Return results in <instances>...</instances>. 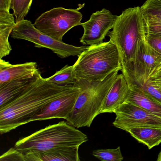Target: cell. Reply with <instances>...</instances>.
<instances>
[{
    "instance_id": "1",
    "label": "cell",
    "mask_w": 161,
    "mask_h": 161,
    "mask_svg": "<svg viewBox=\"0 0 161 161\" xmlns=\"http://www.w3.org/2000/svg\"><path fill=\"white\" fill-rule=\"evenodd\" d=\"M75 87L56 85L41 77L26 93L0 108V133L9 132L31 122V119L48 103L65 95Z\"/></svg>"
},
{
    "instance_id": "2",
    "label": "cell",
    "mask_w": 161,
    "mask_h": 161,
    "mask_svg": "<svg viewBox=\"0 0 161 161\" xmlns=\"http://www.w3.org/2000/svg\"><path fill=\"white\" fill-rule=\"evenodd\" d=\"M107 36L119 51L122 61L121 70L130 73L140 45L146 40L144 15L141 7L123 11Z\"/></svg>"
},
{
    "instance_id": "3",
    "label": "cell",
    "mask_w": 161,
    "mask_h": 161,
    "mask_svg": "<svg viewBox=\"0 0 161 161\" xmlns=\"http://www.w3.org/2000/svg\"><path fill=\"white\" fill-rule=\"evenodd\" d=\"M120 69L110 73L102 80L75 79L74 85L80 92L75 106L66 120L76 128L90 127L95 118L101 114L105 97Z\"/></svg>"
},
{
    "instance_id": "4",
    "label": "cell",
    "mask_w": 161,
    "mask_h": 161,
    "mask_svg": "<svg viewBox=\"0 0 161 161\" xmlns=\"http://www.w3.org/2000/svg\"><path fill=\"white\" fill-rule=\"evenodd\" d=\"M75 79L102 80L117 69L122 61L116 45L112 41L89 46L73 65Z\"/></svg>"
},
{
    "instance_id": "5",
    "label": "cell",
    "mask_w": 161,
    "mask_h": 161,
    "mask_svg": "<svg viewBox=\"0 0 161 161\" xmlns=\"http://www.w3.org/2000/svg\"><path fill=\"white\" fill-rule=\"evenodd\" d=\"M87 141L86 135L69 123L62 121L21 138L14 147L25 154L64 147H80Z\"/></svg>"
},
{
    "instance_id": "6",
    "label": "cell",
    "mask_w": 161,
    "mask_h": 161,
    "mask_svg": "<svg viewBox=\"0 0 161 161\" xmlns=\"http://www.w3.org/2000/svg\"><path fill=\"white\" fill-rule=\"evenodd\" d=\"M84 5L77 9L54 8L42 14L33 24L40 32L55 40L63 42L64 36L76 26H81L82 14L80 12Z\"/></svg>"
},
{
    "instance_id": "7",
    "label": "cell",
    "mask_w": 161,
    "mask_h": 161,
    "mask_svg": "<svg viewBox=\"0 0 161 161\" xmlns=\"http://www.w3.org/2000/svg\"><path fill=\"white\" fill-rule=\"evenodd\" d=\"M11 36L14 39H23L35 44L36 47L46 48L62 58L79 56L88 46L76 47L55 40L36 29L30 20L23 19L16 23Z\"/></svg>"
},
{
    "instance_id": "8",
    "label": "cell",
    "mask_w": 161,
    "mask_h": 161,
    "mask_svg": "<svg viewBox=\"0 0 161 161\" xmlns=\"http://www.w3.org/2000/svg\"><path fill=\"white\" fill-rule=\"evenodd\" d=\"M114 114L113 125L125 131L135 127H161V118L129 102L121 104Z\"/></svg>"
},
{
    "instance_id": "9",
    "label": "cell",
    "mask_w": 161,
    "mask_h": 161,
    "mask_svg": "<svg viewBox=\"0 0 161 161\" xmlns=\"http://www.w3.org/2000/svg\"><path fill=\"white\" fill-rule=\"evenodd\" d=\"M118 17L105 8L93 13L89 20L81 23L84 33L80 42L85 46L103 43L110 30L113 29Z\"/></svg>"
},
{
    "instance_id": "10",
    "label": "cell",
    "mask_w": 161,
    "mask_h": 161,
    "mask_svg": "<svg viewBox=\"0 0 161 161\" xmlns=\"http://www.w3.org/2000/svg\"><path fill=\"white\" fill-rule=\"evenodd\" d=\"M161 63V54L154 50L146 42L140 45L136 54L132 71L127 72L138 83L143 84L147 82L155 68Z\"/></svg>"
},
{
    "instance_id": "11",
    "label": "cell",
    "mask_w": 161,
    "mask_h": 161,
    "mask_svg": "<svg viewBox=\"0 0 161 161\" xmlns=\"http://www.w3.org/2000/svg\"><path fill=\"white\" fill-rule=\"evenodd\" d=\"M74 86L73 90L48 103L31 119V122L55 118L66 119L73 111L80 92L79 86Z\"/></svg>"
},
{
    "instance_id": "12",
    "label": "cell",
    "mask_w": 161,
    "mask_h": 161,
    "mask_svg": "<svg viewBox=\"0 0 161 161\" xmlns=\"http://www.w3.org/2000/svg\"><path fill=\"white\" fill-rule=\"evenodd\" d=\"M42 77L38 69L33 74L11 81L0 87V108L4 107L26 93Z\"/></svg>"
},
{
    "instance_id": "13",
    "label": "cell",
    "mask_w": 161,
    "mask_h": 161,
    "mask_svg": "<svg viewBox=\"0 0 161 161\" xmlns=\"http://www.w3.org/2000/svg\"><path fill=\"white\" fill-rule=\"evenodd\" d=\"M130 93V86L126 77L122 73L118 74L105 97L101 114L114 113L121 104L126 102Z\"/></svg>"
},
{
    "instance_id": "14",
    "label": "cell",
    "mask_w": 161,
    "mask_h": 161,
    "mask_svg": "<svg viewBox=\"0 0 161 161\" xmlns=\"http://www.w3.org/2000/svg\"><path fill=\"white\" fill-rule=\"evenodd\" d=\"M121 71L127 79L130 87V95L126 101L161 118V103L146 93L127 72Z\"/></svg>"
},
{
    "instance_id": "15",
    "label": "cell",
    "mask_w": 161,
    "mask_h": 161,
    "mask_svg": "<svg viewBox=\"0 0 161 161\" xmlns=\"http://www.w3.org/2000/svg\"><path fill=\"white\" fill-rule=\"evenodd\" d=\"M80 147H64L25 153L26 161H80Z\"/></svg>"
},
{
    "instance_id": "16",
    "label": "cell",
    "mask_w": 161,
    "mask_h": 161,
    "mask_svg": "<svg viewBox=\"0 0 161 161\" xmlns=\"http://www.w3.org/2000/svg\"><path fill=\"white\" fill-rule=\"evenodd\" d=\"M37 69V64L35 62L13 65L1 59L0 87L11 81L33 74Z\"/></svg>"
},
{
    "instance_id": "17",
    "label": "cell",
    "mask_w": 161,
    "mask_h": 161,
    "mask_svg": "<svg viewBox=\"0 0 161 161\" xmlns=\"http://www.w3.org/2000/svg\"><path fill=\"white\" fill-rule=\"evenodd\" d=\"M10 7L0 5V58L7 56L12 50L9 37L16 24L14 14H10Z\"/></svg>"
},
{
    "instance_id": "18",
    "label": "cell",
    "mask_w": 161,
    "mask_h": 161,
    "mask_svg": "<svg viewBox=\"0 0 161 161\" xmlns=\"http://www.w3.org/2000/svg\"><path fill=\"white\" fill-rule=\"evenodd\" d=\"M125 131L149 149L161 143V127H135Z\"/></svg>"
},
{
    "instance_id": "19",
    "label": "cell",
    "mask_w": 161,
    "mask_h": 161,
    "mask_svg": "<svg viewBox=\"0 0 161 161\" xmlns=\"http://www.w3.org/2000/svg\"><path fill=\"white\" fill-rule=\"evenodd\" d=\"M47 80L53 84L62 86H74L76 81L73 65H66L57 71L49 78H46Z\"/></svg>"
},
{
    "instance_id": "20",
    "label": "cell",
    "mask_w": 161,
    "mask_h": 161,
    "mask_svg": "<svg viewBox=\"0 0 161 161\" xmlns=\"http://www.w3.org/2000/svg\"><path fill=\"white\" fill-rule=\"evenodd\" d=\"M33 0H11L10 8L14 12L16 23L24 19L28 14Z\"/></svg>"
},
{
    "instance_id": "21",
    "label": "cell",
    "mask_w": 161,
    "mask_h": 161,
    "mask_svg": "<svg viewBox=\"0 0 161 161\" xmlns=\"http://www.w3.org/2000/svg\"><path fill=\"white\" fill-rule=\"evenodd\" d=\"M93 155L103 161H121L123 160L120 147L116 149H97L93 152Z\"/></svg>"
},
{
    "instance_id": "22",
    "label": "cell",
    "mask_w": 161,
    "mask_h": 161,
    "mask_svg": "<svg viewBox=\"0 0 161 161\" xmlns=\"http://www.w3.org/2000/svg\"><path fill=\"white\" fill-rule=\"evenodd\" d=\"M141 8L145 15L161 20V0H147Z\"/></svg>"
},
{
    "instance_id": "23",
    "label": "cell",
    "mask_w": 161,
    "mask_h": 161,
    "mask_svg": "<svg viewBox=\"0 0 161 161\" xmlns=\"http://www.w3.org/2000/svg\"><path fill=\"white\" fill-rule=\"evenodd\" d=\"M143 15L145 33L161 35V20Z\"/></svg>"
},
{
    "instance_id": "24",
    "label": "cell",
    "mask_w": 161,
    "mask_h": 161,
    "mask_svg": "<svg viewBox=\"0 0 161 161\" xmlns=\"http://www.w3.org/2000/svg\"><path fill=\"white\" fill-rule=\"evenodd\" d=\"M1 161H26L25 154L16 148L12 147L0 157Z\"/></svg>"
},
{
    "instance_id": "25",
    "label": "cell",
    "mask_w": 161,
    "mask_h": 161,
    "mask_svg": "<svg viewBox=\"0 0 161 161\" xmlns=\"http://www.w3.org/2000/svg\"><path fill=\"white\" fill-rule=\"evenodd\" d=\"M136 83L146 93L161 103V89L156 87L153 85L151 84L148 80L143 84Z\"/></svg>"
},
{
    "instance_id": "26",
    "label": "cell",
    "mask_w": 161,
    "mask_h": 161,
    "mask_svg": "<svg viewBox=\"0 0 161 161\" xmlns=\"http://www.w3.org/2000/svg\"><path fill=\"white\" fill-rule=\"evenodd\" d=\"M146 34V40L154 50L161 54V35L153 34Z\"/></svg>"
},
{
    "instance_id": "27",
    "label": "cell",
    "mask_w": 161,
    "mask_h": 161,
    "mask_svg": "<svg viewBox=\"0 0 161 161\" xmlns=\"http://www.w3.org/2000/svg\"><path fill=\"white\" fill-rule=\"evenodd\" d=\"M148 81L151 84L161 89V64L153 71Z\"/></svg>"
},
{
    "instance_id": "28",
    "label": "cell",
    "mask_w": 161,
    "mask_h": 161,
    "mask_svg": "<svg viewBox=\"0 0 161 161\" xmlns=\"http://www.w3.org/2000/svg\"><path fill=\"white\" fill-rule=\"evenodd\" d=\"M157 161H161V151L159 152V154H158Z\"/></svg>"
},
{
    "instance_id": "29",
    "label": "cell",
    "mask_w": 161,
    "mask_h": 161,
    "mask_svg": "<svg viewBox=\"0 0 161 161\" xmlns=\"http://www.w3.org/2000/svg\"><path fill=\"white\" fill-rule=\"evenodd\" d=\"M8 1H10V2H11V0H8Z\"/></svg>"
},
{
    "instance_id": "30",
    "label": "cell",
    "mask_w": 161,
    "mask_h": 161,
    "mask_svg": "<svg viewBox=\"0 0 161 161\" xmlns=\"http://www.w3.org/2000/svg\"></svg>"
}]
</instances>
